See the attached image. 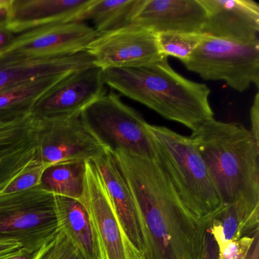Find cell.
<instances>
[{"instance_id": "obj_1", "label": "cell", "mask_w": 259, "mask_h": 259, "mask_svg": "<svg viewBox=\"0 0 259 259\" xmlns=\"http://www.w3.org/2000/svg\"><path fill=\"white\" fill-rule=\"evenodd\" d=\"M136 206L145 259H197L201 220L177 193L157 160L113 153Z\"/></svg>"}, {"instance_id": "obj_2", "label": "cell", "mask_w": 259, "mask_h": 259, "mask_svg": "<svg viewBox=\"0 0 259 259\" xmlns=\"http://www.w3.org/2000/svg\"><path fill=\"white\" fill-rule=\"evenodd\" d=\"M101 76L105 85L192 131L213 118L209 88L177 73L166 57L142 66L102 69Z\"/></svg>"}, {"instance_id": "obj_3", "label": "cell", "mask_w": 259, "mask_h": 259, "mask_svg": "<svg viewBox=\"0 0 259 259\" xmlns=\"http://www.w3.org/2000/svg\"><path fill=\"white\" fill-rule=\"evenodd\" d=\"M190 139L199 151L224 205L259 204V142L237 122L204 121Z\"/></svg>"}, {"instance_id": "obj_4", "label": "cell", "mask_w": 259, "mask_h": 259, "mask_svg": "<svg viewBox=\"0 0 259 259\" xmlns=\"http://www.w3.org/2000/svg\"><path fill=\"white\" fill-rule=\"evenodd\" d=\"M157 160L169 176L185 205L199 220L224 206L207 166L190 137L148 124Z\"/></svg>"}, {"instance_id": "obj_5", "label": "cell", "mask_w": 259, "mask_h": 259, "mask_svg": "<svg viewBox=\"0 0 259 259\" xmlns=\"http://www.w3.org/2000/svg\"><path fill=\"white\" fill-rule=\"evenodd\" d=\"M86 130L105 151H125L157 160L148 122L140 113L122 102L114 92L94 101L81 112Z\"/></svg>"}, {"instance_id": "obj_6", "label": "cell", "mask_w": 259, "mask_h": 259, "mask_svg": "<svg viewBox=\"0 0 259 259\" xmlns=\"http://www.w3.org/2000/svg\"><path fill=\"white\" fill-rule=\"evenodd\" d=\"M59 232L54 195L40 186L0 194V237L16 239L36 252Z\"/></svg>"}, {"instance_id": "obj_7", "label": "cell", "mask_w": 259, "mask_h": 259, "mask_svg": "<svg viewBox=\"0 0 259 259\" xmlns=\"http://www.w3.org/2000/svg\"><path fill=\"white\" fill-rule=\"evenodd\" d=\"M182 63L203 79L225 81L239 92L259 85V44L238 45L207 35Z\"/></svg>"}, {"instance_id": "obj_8", "label": "cell", "mask_w": 259, "mask_h": 259, "mask_svg": "<svg viewBox=\"0 0 259 259\" xmlns=\"http://www.w3.org/2000/svg\"><path fill=\"white\" fill-rule=\"evenodd\" d=\"M79 201L90 219L98 259H145L122 229L102 177L92 161H85Z\"/></svg>"}, {"instance_id": "obj_9", "label": "cell", "mask_w": 259, "mask_h": 259, "mask_svg": "<svg viewBox=\"0 0 259 259\" xmlns=\"http://www.w3.org/2000/svg\"><path fill=\"white\" fill-rule=\"evenodd\" d=\"M81 113L37 118L34 160L51 166L66 161H93L106 151L86 130Z\"/></svg>"}, {"instance_id": "obj_10", "label": "cell", "mask_w": 259, "mask_h": 259, "mask_svg": "<svg viewBox=\"0 0 259 259\" xmlns=\"http://www.w3.org/2000/svg\"><path fill=\"white\" fill-rule=\"evenodd\" d=\"M100 35L85 22H66L46 25L17 34L1 55L13 54L25 58L66 57L87 51Z\"/></svg>"}, {"instance_id": "obj_11", "label": "cell", "mask_w": 259, "mask_h": 259, "mask_svg": "<svg viewBox=\"0 0 259 259\" xmlns=\"http://www.w3.org/2000/svg\"><path fill=\"white\" fill-rule=\"evenodd\" d=\"M87 52L101 69L142 66L165 57L159 51L156 34L135 25L100 34Z\"/></svg>"}, {"instance_id": "obj_12", "label": "cell", "mask_w": 259, "mask_h": 259, "mask_svg": "<svg viewBox=\"0 0 259 259\" xmlns=\"http://www.w3.org/2000/svg\"><path fill=\"white\" fill-rule=\"evenodd\" d=\"M206 13L202 34L242 45L259 44V5L252 0H199Z\"/></svg>"}, {"instance_id": "obj_13", "label": "cell", "mask_w": 259, "mask_h": 259, "mask_svg": "<svg viewBox=\"0 0 259 259\" xmlns=\"http://www.w3.org/2000/svg\"><path fill=\"white\" fill-rule=\"evenodd\" d=\"M37 121L33 112L0 113V191L35 157Z\"/></svg>"}, {"instance_id": "obj_14", "label": "cell", "mask_w": 259, "mask_h": 259, "mask_svg": "<svg viewBox=\"0 0 259 259\" xmlns=\"http://www.w3.org/2000/svg\"><path fill=\"white\" fill-rule=\"evenodd\" d=\"M101 71L92 66L68 75L40 100L33 113L37 118L81 113L89 104L107 93Z\"/></svg>"}, {"instance_id": "obj_15", "label": "cell", "mask_w": 259, "mask_h": 259, "mask_svg": "<svg viewBox=\"0 0 259 259\" xmlns=\"http://www.w3.org/2000/svg\"><path fill=\"white\" fill-rule=\"evenodd\" d=\"M95 0H11L7 24L19 34L46 25L84 22Z\"/></svg>"}, {"instance_id": "obj_16", "label": "cell", "mask_w": 259, "mask_h": 259, "mask_svg": "<svg viewBox=\"0 0 259 259\" xmlns=\"http://www.w3.org/2000/svg\"><path fill=\"white\" fill-rule=\"evenodd\" d=\"M205 20L199 0H144L132 25L154 34H202Z\"/></svg>"}, {"instance_id": "obj_17", "label": "cell", "mask_w": 259, "mask_h": 259, "mask_svg": "<svg viewBox=\"0 0 259 259\" xmlns=\"http://www.w3.org/2000/svg\"><path fill=\"white\" fill-rule=\"evenodd\" d=\"M92 66H95L94 59L87 51L52 58H25L13 54L0 55V90L27 80L72 73Z\"/></svg>"}, {"instance_id": "obj_18", "label": "cell", "mask_w": 259, "mask_h": 259, "mask_svg": "<svg viewBox=\"0 0 259 259\" xmlns=\"http://www.w3.org/2000/svg\"><path fill=\"white\" fill-rule=\"evenodd\" d=\"M92 162L102 177L125 234L135 248L143 254V242L136 206L130 188L114 157L112 153L106 151L104 155Z\"/></svg>"}, {"instance_id": "obj_19", "label": "cell", "mask_w": 259, "mask_h": 259, "mask_svg": "<svg viewBox=\"0 0 259 259\" xmlns=\"http://www.w3.org/2000/svg\"><path fill=\"white\" fill-rule=\"evenodd\" d=\"M54 200L59 230L84 259H98L92 224L81 201L57 195Z\"/></svg>"}, {"instance_id": "obj_20", "label": "cell", "mask_w": 259, "mask_h": 259, "mask_svg": "<svg viewBox=\"0 0 259 259\" xmlns=\"http://www.w3.org/2000/svg\"><path fill=\"white\" fill-rule=\"evenodd\" d=\"M72 73L33 78L1 89L0 113L32 112L40 100Z\"/></svg>"}, {"instance_id": "obj_21", "label": "cell", "mask_w": 259, "mask_h": 259, "mask_svg": "<svg viewBox=\"0 0 259 259\" xmlns=\"http://www.w3.org/2000/svg\"><path fill=\"white\" fill-rule=\"evenodd\" d=\"M85 161H66L48 166L40 180V189L57 196L79 201L84 187Z\"/></svg>"}, {"instance_id": "obj_22", "label": "cell", "mask_w": 259, "mask_h": 259, "mask_svg": "<svg viewBox=\"0 0 259 259\" xmlns=\"http://www.w3.org/2000/svg\"><path fill=\"white\" fill-rule=\"evenodd\" d=\"M144 0H95L89 9L87 20L100 34L112 32L133 23Z\"/></svg>"}, {"instance_id": "obj_23", "label": "cell", "mask_w": 259, "mask_h": 259, "mask_svg": "<svg viewBox=\"0 0 259 259\" xmlns=\"http://www.w3.org/2000/svg\"><path fill=\"white\" fill-rule=\"evenodd\" d=\"M156 36L159 51L162 56L175 57L183 62L190 57L207 35L205 34L158 33Z\"/></svg>"}, {"instance_id": "obj_24", "label": "cell", "mask_w": 259, "mask_h": 259, "mask_svg": "<svg viewBox=\"0 0 259 259\" xmlns=\"http://www.w3.org/2000/svg\"><path fill=\"white\" fill-rule=\"evenodd\" d=\"M48 166V165L34 159L2 190L0 191V194L4 195L21 192L38 186L41 180L42 175Z\"/></svg>"}, {"instance_id": "obj_25", "label": "cell", "mask_w": 259, "mask_h": 259, "mask_svg": "<svg viewBox=\"0 0 259 259\" xmlns=\"http://www.w3.org/2000/svg\"><path fill=\"white\" fill-rule=\"evenodd\" d=\"M213 213L201 219L199 248L197 259H221L220 247L213 231Z\"/></svg>"}, {"instance_id": "obj_26", "label": "cell", "mask_w": 259, "mask_h": 259, "mask_svg": "<svg viewBox=\"0 0 259 259\" xmlns=\"http://www.w3.org/2000/svg\"><path fill=\"white\" fill-rule=\"evenodd\" d=\"M253 233L226 244L221 249V259H245L252 243Z\"/></svg>"}, {"instance_id": "obj_27", "label": "cell", "mask_w": 259, "mask_h": 259, "mask_svg": "<svg viewBox=\"0 0 259 259\" xmlns=\"http://www.w3.org/2000/svg\"><path fill=\"white\" fill-rule=\"evenodd\" d=\"M51 259H84L66 236L59 230L53 240Z\"/></svg>"}, {"instance_id": "obj_28", "label": "cell", "mask_w": 259, "mask_h": 259, "mask_svg": "<svg viewBox=\"0 0 259 259\" xmlns=\"http://www.w3.org/2000/svg\"><path fill=\"white\" fill-rule=\"evenodd\" d=\"M22 248H23V246L19 241L9 238L0 237V259L7 258Z\"/></svg>"}, {"instance_id": "obj_29", "label": "cell", "mask_w": 259, "mask_h": 259, "mask_svg": "<svg viewBox=\"0 0 259 259\" xmlns=\"http://www.w3.org/2000/svg\"><path fill=\"white\" fill-rule=\"evenodd\" d=\"M250 122H251V135L257 142H259V93L254 96L252 106L250 110Z\"/></svg>"}, {"instance_id": "obj_30", "label": "cell", "mask_w": 259, "mask_h": 259, "mask_svg": "<svg viewBox=\"0 0 259 259\" xmlns=\"http://www.w3.org/2000/svg\"><path fill=\"white\" fill-rule=\"evenodd\" d=\"M17 34L7 26V21L0 23V55L12 45Z\"/></svg>"}, {"instance_id": "obj_31", "label": "cell", "mask_w": 259, "mask_h": 259, "mask_svg": "<svg viewBox=\"0 0 259 259\" xmlns=\"http://www.w3.org/2000/svg\"><path fill=\"white\" fill-rule=\"evenodd\" d=\"M245 259H259V229L253 233V241Z\"/></svg>"}, {"instance_id": "obj_32", "label": "cell", "mask_w": 259, "mask_h": 259, "mask_svg": "<svg viewBox=\"0 0 259 259\" xmlns=\"http://www.w3.org/2000/svg\"><path fill=\"white\" fill-rule=\"evenodd\" d=\"M54 239L45 243L41 248H39L34 253L31 259H51V249H52Z\"/></svg>"}, {"instance_id": "obj_33", "label": "cell", "mask_w": 259, "mask_h": 259, "mask_svg": "<svg viewBox=\"0 0 259 259\" xmlns=\"http://www.w3.org/2000/svg\"><path fill=\"white\" fill-rule=\"evenodd\" d=\"M10 4L11 0H0V23L7 21Z\"/></svg>"}, {"instance_id": "obj_34", "label": "cell", "mask_w": 259, "mask_h": 259, "mask_svg": "<svg viewBox=\"0 0 259 259\" xmlns=\"http://www.w3.org/2000/svg\"><path fill=\"white\" fill-rule=\"evenodd\" d=\"M35 252H31L25 248H22L17 252L9 256L5 259H31Z\"/></svg>"}]
</instances>
